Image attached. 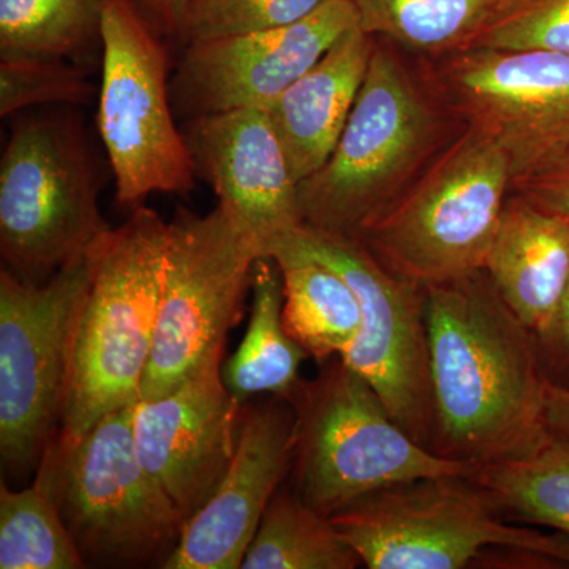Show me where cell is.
<instances>
[{"mask_svg":"<svg viewBox=\"0 0 569 569\" xmlns=\"http://www.w3.org/2000/svg\"><path fill=\"white\" fill-rule=\"evenodd\" d=\"M103 47L97 127L116 200L138 208L152 193L186 194L194 163L176 123L163 39L130 0H102Z\"/></svg>","mask_w":569,"mask_h":569,"instance_id":"obj_11","label":"cell"},{"mask_svg":"<svg viewBox=\"0 0 569 569\" xmlns=\"http://www.w3.org/2000/svg\"><path fill=\"white\" fill-rule=\"evenodd\" d=\"M548 421L550 432L556 437L569 438V391L568 389L548 387Z\"/></svg>","mask_w":569,"mask_h":569,"instance_id":"obj_33","label":"cell"},{"mask_svg":"<svg viewBox=\"0 0 569 569\" xmlns=\"http://www.w3.org/2000/svg\"><path fill=\"white\" fill-rule=\"evenodd\" d=\"M162 39L182 41L189 0H130Z\"/></svg>","mask_w":569,"mask_h":569,"instance_id":"obj_32","label":"cell"},{"mask_svg":"<svg viewBox=\"0 0 569 569\" xmlns=\"http://www.w3.org/2000/svg\"><path fill=\"white\" fill-rule=\"evenodd\" d=\"M433 437L441 458L526 459L553 440L549 381L537 336L503 301L488 272L426 288Z\"/></svg>","mask_w":569,"mask_h":569,"instance_id":"obj_1","label":"cell"},{"mask_svg":"<svg viewBox=\"0 0 569 569\" xmlns=\"http://www.w3.org/2000/svg\"><path fill=\"white\" fill-rule=\"evenodd\" d=\"M468 48L545 50L569 56V0H503Z\"/></svg>","mask_w":569,"mask_h":569,"instance_id":"obj_28","label":"cell"},{"mask_svg":"<svg viewBox=\"0 0 569 569\" xmlns=\"http://www.w3.org/2000/svg\"><path fill=\"white\" fill-rule=\"evenodd\" d=\"M100 22L102 0H0V58H73Z\"/></svg>","mask_w":569,"mask_h":569,"instance_id":"obj_25","label":"cell"},{"mask_svg":"<svg viewBox=\"0 0 569 569\" xmlns=\"http://www.w3.org/2000/svg\"><path fill=\"white\" fill-rule=\"evenodd\" d=\"M133 407L80 437L59 430L37 467L86 568H163L186 523L138 458Z\"/></svg>","mask_w":569,"mask_h":569,"instance_id":"obj_3","label":"cell"},{"mask_svg":"<svg viewBox=\"0 0 569 569\" xmlns=\"http://www.w3.org/2000/svg\"><path fill=\"white\" fill-rule=\"evenodd\" d=\"M473 478L511 522L548 527L569 538V438L553 437L530 458L486 463Z\"/></svg>","mask_w":569,"mask_h":569,"instance_id":"obj_24","label":"cell"},{"mask_svg":"<svg viewBox=\"0 0 569 569\" xmlns=\"http://www.w3.org/2000/svg\"><path fill=\"white\" fill-rule=\"evenodd\" d=\"M356 550L331 519L280 486L247 549L242 569H355Z\"/></svg>","mask_w":569,"mask_h":569,"instance_id":"obj_23","label":"cell"},{"mask_svg":"<svg viewBox=\"0 0 569 569\" xmlns=\"http://www.w3.org/2000/svg\"><path fill=\"white\" fill-rule=\"evenodd\" d=\"M0 568L81 569L77 545L47 488L0 486Z\"/></svg>","mask_w":569,"mask_h":569,"instance_id":"obj_26","label":"cell"},{"mask_svg":"<svg viewBox=\"0 0 569 569\" xmlns=\"http://www.w3.org/2000/svg\"><path fill=\"white\" fill-rule=\"evenodd\" d=\"M433 81L467 127L507 153L515 186L569 144L567 54L468 48L443 56Z\"/></svg>","mask_w":569,"mask_h":569,"instance_id":"obj_13","label":"cell"},{"mask_svg":"<svg viewBox=\"0 0 569 569\" xmlns=\"http://www.w3.org/2000/svg\"><path fill=\"white\" fill-rule=\"evenodd\" d=\"M359 28L407 50L448 56L473 43L503 0H351Z\"/></svg>","mask_w":569,"mask_h":569,"instance_id":"obj_22","label":"cell"},{"mask_svg":"<svg viewBox=\"0 0 569 569\" xmlns=\"http://www.w3.org/2000/svg\"><path fill=\"white\" fill-rule=\"evenodd\" d=\"M96 89L88 73L67 59L3 58L0 61V116L40 104H89Z\"/></svg>","mask_w":569,"mask_h":569,"instance_id":"obj_27","label":"cell"},{"mask_svg":"<svg viewBox=\"0 0 569 569\" xmlns=\"http://www.w3.org/2000/svg\"><path fill=\"white\" fill-rule=\"evenodd\" d=\"M260 246L227 209L178 211L168 222L156 337L140 400L159 399L222 361Z\"/></svg>","mask_w":569,"mask_h":569,"instance_id":"obj_9","label":"cell"},{"mask_svg":"<svg viewBox=\"0 0 569 569\" xmlns=\"http://www.w3.org/2000/svg\"><path fill=\"white\" fill-rule=\"evenodd\" d=\"M212 362L159 399L133 407V441L142 466L183 519L211 497L238 445L244 403L224 387Z\"/></svg>","mask_w":569,"mask_h":569,"instance_id":"obj_16","label":"cell"},{"mask_svg":"<svg viewBox=\"0 0 569 569\" xmlns=\"http://www.w3.org/2000/svg\"><path fill=\"white\" fill-rule=\"evenodd\" d=\"M441 118L395 52L377 44L331 157L299 183L305 224L358 238L432 162Z\"/></svg>","mask_w":569,"mask_h":569,"instance_id":"obj_5","label":"cell"},{"mask_svg":"<svg viewBox=\"0 0 569 569\" xmlns=\"http://www.w3.org/2000/svg\"><path fill=\"white\" fill-rule=\"evenodd\" d=\"M298 419L293 492L326 518L377 490L430 477H475L477 463L441 458L389 413L342 359L287 397Z\"/></svg>","mask_w":569,"mask_h":569,"instance_id":"obj_4","label":"cell"},{"mask_svg":"<svg viewBox=\"0 0 569 569\" xmlns=\"http://www.w3.org/2000/svg\"><path fill=\"white\" fill-rule=\"evenodd\" d=\"M298 419L287 397L244 403L230 466L183 523L163 569H239L269 501L295 460Z\"/></svg>","mask_w":569,"mask_h":569,"instance_id":"obj_15","label":"cell"},{"mask_svg":"<svg viewBox=\"0 0 569 569\" xmlns=\"http://www.w3.org/2000/svg\"><path fill=\"white\" fill-rule=\"evenodd\" d=\"M512 190L569 222V144L537 173L516 183Z\"/></svg>","mask_w":569,"mask_h":569,"instance_id":"obj_30","label":"cell"},{"mask_svg":"<svg viewBox=\"0 0 569 569\" xmlns=\"http://www.w3.org/2000/svg\"><path fill=\"white\" fill-rule=\"evenodd\" d=\"M100 176L77 123L62 116L18 121L0 162L3 268L44 282L108 230Z\"/></svg>","mask_w":569,"mask_h":569,"instance_id":"obj_8","label":"cell"},{"mask_svg":"<svg viewBox=\"0 0 569 569\" xmlns=\"http://www.w3.org/2000/svg\"><path fill=\"white\" fill-rule=\"evenodd\" d=\"M369 569H462L486 550L518 548L569 568V538L512 526L473 477L411 479L331 516Z\"/></svg>","mask_w":569,"mask_h":569,"instance_id":"obj_7","label":"cell"},{"mask_svg":"<svg viewBox=\"0 0 569 569\" xmlns=\"http://www.w3.org/2000/svg\"><path fill=\"white\" fill-rule=\"evenodd\" d=\"M280 247L317 258L353 288L362 307V328L340 359L365 377L392 418L430 449L433 397L426 288L392 272L353 236L302 223L271 254Z\"/></svg>","mask_w":569,"mask_h":569,"instance_id":"obj_12","label":"cell"},{"mask_svg":"<svg viewBox=\"0 0 569 569\" xmlns=\"http://www.w3.org/2000/svg\"><path fill=\"white\" fill-rule=\"evenodd\" d=\"M539 362L550 385L569 391V287L559 312L537 336Z\"/></svg>","mask_w":569,"mask_h":569,"instance_id":"obj_31","label":"cell"},{"mask_svg":"<svg viewBox=\"0 0 569 569\" xmlns=\"http://www.w3.org/2000/svg\"><path fill=\"white\" fill-rule=\"evenodd\" d=\"M485 271L509 309L541 335L569 287V222L509 194Z\"/></svg>","mask_w":569,"mask_h":569,"instance_id":"obj_19","label":"cell"},{"mask_svg":"<svg viewBox=\"0 0 569 569\" xmlns=\"http://www.w3.org/2000/svg\"><path fill=\"white\" fill-rule=\"evenodd\" d=\"M356 26L351 0H325L290 24L186 44L170 81L176 118L268 110Z\"/></svg>","mask_w":569,"mask_h":569,"instance_id":"obj_14","label":"cell"},{"mask_svg":"<svg viewBox=\"0 0 569 569\" xmlns=\"http://www.w3.org/2000/svg\"><path fill=\"white\" fill-rule=\"evenodd\" d=\"M283 279V325L317 362L340 358L362 328L358 295L317 258L280 247L271 254Z\"/></svg>","mask_w":569,"mask_h":569,"instance_id":"obj_20","label":"cell"},{"mask_svg":"<svg viewBox=\"0 0 569 569\" xmlns=\"http://www.w3.org/2000/svg\"><path fill=\"white\" fill-rule=\"evenodd\" d=\"M194 170L252 234L263 258L302 220L299 183L268 111L241 108L183 122Z\"/></svg>","mask_w":569,"mask_h":569,"instance_id":"obj_17","label":"cell"},{"mask_svg":"<svg viewBox=\"0 0 569 569\" xmlns=\"http://www.w3.org/2000/svg\"><path fill=\"white\" fill-rule=\"evenodd\" d=\"M325 0H189L182 43L290 24Z\"/></svg>","mask_w":569,"mask_h":569,"instance_id":"obj_29","label":"cell"},{"mask_svg":"<svg viewBox=\"0 0 569 569\" xmlns=\"http://www.w3.org/2000/svg\"><path fill=\"white\" fill-rule=\"evenodd\" d=\"M168 222L138 206L89 249L91 287L74 337L61 429L80 437L134 406L151 361Z\"/></svg>","mask_w":569,"mask_h":569,"instance_id":"obj_2","label":"cell"},{"mask_svg":"<svg viewBox=\"0 0 569 569\" xmlns=\"http://www.w3.org/2000/svg\"><path fill=\"white\" fill-rule=\"evenodd\" d=\"M283 279L272 258L253 266L252 310L238 351L222 366L224 387L241 403L258 395L288 397L309 358L283 325Z\"/></svg>","mask_w":569,"mask_h":569,"instance_id":"obj_21","label":"cell"},{"mask_svg":"<svg viewBox=\"0 0 569 569\" xmlns=\"http://www.w3.org/2000/svg\"><path fill=\"white\" fill-rule=\"evenodd\" d=\"M512 186L507 153L467 127L356 239L421 287L463 279L485 269Z\"/></svg>","mask_w":569,"mask_h":569,"instance_id":"obj_6","label":"cell"},{"mask_svg":"<svg viewBox=\"0 0 569 569\" xmlns=\"http://www.w3.org/2000/svg\"><path fill=\"white\" fill-rule=\"evenodd\" d=\"M91 254L44 282L0 271V458L14 477L39 467L61 429Z\"/></svg>","mask_w":569,"mask_h":569,"instance_id":"obj_10","label":"cell"},{"mask_svg":"<svg viewBox=\"0 0 569 569\" xmlns=\"http://www.w3.org/2000/svg\"><path fill=\"white\" fill-rule=\"evenodd\" d=\"M376 47L356 26L266 110L296 182L317 173L335 151Z\"/></svg>","mask_w":569,"mask_h":569,"instance_id":"obj_18","label":"cell"}]
</instances>
